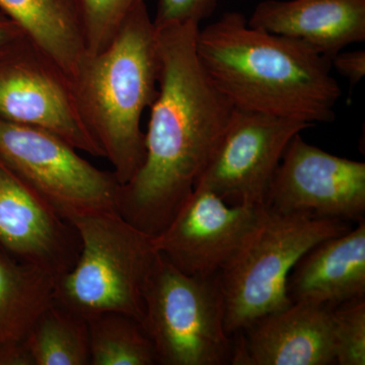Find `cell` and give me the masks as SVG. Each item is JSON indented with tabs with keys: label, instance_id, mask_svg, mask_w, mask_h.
I'll list each match as a JSON object with an SVG mask.
<instances>
[{
	"label": "cell",
	"instance_id": "obj_23",
	"mask_svg": "<svg viewBox=\"0 0 365 365\" xmlns=\"http://www.w3.org/2000/svg\"><path fill=\"white\" fill-rule=\"evenodd\" d=\"M331 64L351 85H357L365 76V51H341L331 58Z\"/></svg>",
	"mask_w": 365,
	"mask_h": 365
},
{
	"label": "cell",
	"instance_id": "obj_3",
	"mask_svg": "<svg viewBox=\"0 0 365 365\" xmlns=\"http://www.w3.org/2000/svg\"><path fill=\"white\" fill-rule=\"evenodd\" d=\"M157 28L139 4L102 51L86 54L72 79L78 111L120 184L145 158L141 120L158 90Z\"/></svg>",
	"mask_w": 365,
	"mask_h": 365
},
{
	"label": "cell",
	"instance_id": "obj_7",
	"mask_svg": "<svg viewBox=\"0 0 365 365\" xmlns=\"http://www.w3.org/2000/svg\"><path fill=\"white\" fill-rule=\"evenodd\" d=\"M0 160L67 220L117 211L122 185L63 139L36 127L0 120Z\"/></svg>",
	"mask_w": 365,
	"mask_h": 365
},
{
	"label": "cell",
	"instance_id": "obj_4",
	"mask_svg": "<svg viewBox=\"0 0 365 365\" xmlns=\"http://www.w3.org/2000/svg\"><path fill=\"white\" fill-rule=\"evenodd\" d=\"M81 252L71 271L55 282L54 302L88 319L116 312L141 322L143 292L158 252L153 235L117 211L73 216Z\"/></svg>",
	"mask_w": 365,
	"mask_h": 365
},
{
	"label": "cell",
	"instance_id": "obj_24",
	"mask_svg": "<svg viewBox=\"0 0 365 365\" xmlns=\"http://www.w3.org/2000/svg\"><path fill=\"white\" fill-rule=\"evenodd\" d=\"M0 365H35L26 340L0 345Z\"/></svg>",
	"mask_w": 365,
	"mask_h": 365
},
{
	"label": "cell",
	"instance_id": "obj_20",
	"mask_svg": "<svg viewBox=\"0 0 365 365\" xmlns=\"http://www.w3.org/2000/svg\"><path fill=\"white\" fill-rule=\"evenodd\" d=\"M336 364H365V297L332 307Z\"/></svg>",
	"mask_w": 365,
	"mask_h": 365
},
{
	"label": "cell",
	"instance_id": "obj_12",
	"mask_svg": "<svg viewBox=\"0 0 365 365\" xmlns=\"http://www.w3.org/2000/svg\"><path fill=\"white\" fill-rule=\"evenodd\" d=\"M0 252L55 280L78 260V230L0 160Z\"/></svg>",
	"mask_w": 365,
	"mask_h": 365
},
{
	"label": "cell",
	"instance_id": "obj_8",
	"mask_svg": "<svg viewBox=\"0 0 365 365\" xmlns=\"http://www.w3.org/2000/svg\"><path fill=\"white\" fill-rule=\"evenodd\" d=\"M0 120L43 129L105 158L81 116L71 78L24 34L0 48Z\"/></svg>",
	"mask_w": 365,
	"mask_h": 365
},
{
	"label": "cell",
	"instance_id": "obj_19",
	"mask_svg": "<svg viewBox=\"0 0 365 365\" xmlns=\"http://www.w3.org/2000/svg\"><path fill=\"white\" fill-rule=\"evenodd\" d=\"M86 321L91 365L158 364L155 347L138 319L108 312Z\"/></svg>",
	"mask_w": 365,
	"mask_h": 365
},
{
	"label": "cell",
	"instance_id": "obj_18",
	"mask_svg": "<svg viewBox=\"0 0 365 365\" xmlns=\"http://www.w3.org/2000/svg\"><path fill=\"white\" fill-rule=\"evenodd\" d=\"M26 343L35 365L91 364L88 321L55 302L41 314Z\"/></svg>",
	"mask_w": 365,
	"mask_h": 365
},
{
	"label": "cell",
	"instance_id": "obj_2",
	"mask_svg": "<svg viewBox=\"0 0 365 365\" xmlns=\"http://www.w3.org/2000/svg\"><path fill=\"white\" fill-rule=\"evenodd\" d=\"M196 49L215 86L235 109L299 120H335L341 88L331 59L299 40L249 25L237 11L199 28Z\"/></svg>",
	"mask_w": 365,
	"mask_h": 365
},
{
	"label": "cell",
	"instance_id": "obj_11",
	"mask_svg": "<svg viewBox=\"0 0 365 365\" xmlns=\"http://www.w3.org/2000/svg\"><path fill=\"white\" fill-rule=\"evenodd\" d=\"M266 206L230 205L196 185L153 246L182 272L215 277L227 267Z\"/></svg>",
	"mask_w": 365,
	"mask_h": 365
},
{
	"label": "cell",
	"instance_id": "obj_15",
	"mask_svg": "<svg viewBox=\"0 0 365 365\" xmlns=\"http://www.w3.org/2000/svg\"><path fill=\"white\" fill-rule=\"evenodd\" d=\"M292 302L336 307L365 297V223L314 245L292 268Z\"/></svg>",
	"mask_w": 365,
	"mask_h": 365
},
{
	"label": "cell",
	"instance_id": "obj_14",
	"mask_svg": "<svg viewBox=\"0 0 365 365\" xmlns=\"http://www.w3.org/2000/svg\"><path fill=\"white\" fill-rule=\"evenodd\" d=\"M250 26L299 40L331 59L365 41V0H263Z\"/></svg>",
	"mask_w": 365,
	"mask_h": 365
},
{
	"label": "cell",
	"instance_id": "obj_13",
	"mask_svg": "<svg viewBox=\"0 0 365 365\" xmlns=\"http://www.w3.org/2000/svg\"><path fill=\"white\" fill-rule=\"evenodd\" d=\"M237 334L230 359L234 365L336 364L332 307L292 302Z\"/></svg>",
	"mask_w": 365,
	"mask_h": 365
},
{
	"label": "cell",
	"instance_id": "obj_17",
	"mask_svg": "<svg viewBox=\"0 0 365 365\" xmlns=\"http://www.w3.org/2000/svg\"><path fill=\"white\" fill-rule=\"evenodd\" d=\"M49 274L0 252V345L26 340L41 314L54 302Z\"/></svg>",
	"mask_w": 365,
	"mask_h": 365
},
{
	"label": "cell",
	"instance_id": "obj_9",
	"mask_svg": "<svg viewBox=\"0 0 365 365\" xmlns=\"http://www.w3.org/2000/svg\"><path fill=\"white\" fill-rule=\"evenodd\" d=\"M312 127L299 120L235 109L222 143L196 185L230 205L266 206L288 143Z\"/></svg>",
	"mask_w": 365,
	"mask_h": 365
},
{
	"label": "cell",
	"instance_id": "obj_16",
	"mask_svg": "<svg viewBox=\"0 0 365 365\" xmlns=\"http://www.w3.org/2000/svg\"><path fill=\"white\" fill-rule=\"evenodd\" d=\"M0 11L73 79L88 54L81 0H0Z\"/></svg>",
	"mask_w": 365,
	"mask_h": 365
},
{
	"label": "cell",
	"instance_id": "obj_22",
	"mask_svg": "<svg viewBox=\"0 0 365 365\" xmlns=\"http://www.w3.org/2000/svg\"><path fill=\"white\" fill-rule=\"evenodd\" d=\"M218 0H158L153 23L157 26L175 23L199 24L211 16Z\"/></svg>",
	"mask_w": 365,
	"mask_h": 365
},
{
	"label": "cell",
	"instance_id": "obj_25",
	"mask_svg": "<svg viewBox=\"0 0 365 365\" xmlns=\"http://www.w3.org/2000/svg\"><path fill=\"white\" fill-rule=\"evenodd\" d=\"M23 32L19 26L9 16L0 11V48L9 43V41L16 39Z\"/></svg>",
	"mask_w": 365,
	"mask_h": 365
},
{
	"label": "cell",
	"instance_id": "obj_1",
	"mask_svg": "<svg viewBox=\"0 0 365 365\" xmlns=\"http://www.w3.org/2000/svg\"><path fill=\"white\" fill-rule=\"evenodd\" d=\"M158 90L144 132L145 158L122 185L117 212L146 234L163 232L195 188L235 108L199 59L200 25L157 26Z\"/></svg>",
	"mask_w": 365,
	"mask_h": 365
},
{
	"label": "cell",
	"instance_id": "obj_10",
	"mask_svg": "<svg viewBox=\"0 0 365 365\" xmlns=\"http://www.w3.org/2000/svg\"><path fill=\"white\" fill-rule=\"evenodd\" d=\"M266 206L314 218L364 220L365 163L331 155L297 134L283 153Z\"/></svg>",
	"mask_w": 365,
	"mask_h": 365
},
{
	"label": "cell",
	"instance_id": "obj_5",
	"mask_svg": "<svg viewBox=\"0 0 365 365\" xmlns=\"http://www.w3.org/2000/svg\"><path fill=\"white\" fill-rule=\"evenodd\" d=\"M348 230L345 220L278 212L266 206L242 248L217 275L228 335L290 306L287 281L297 261L314 245Z\"/></svg>",
	"mask_w": 365,
	"mask_h": 365
},
{
	"label": "cell",
	"instance_id": "obj_21",
	"mask_svg": "<svg viewBox=\"0 0 365 365\" xmlns=\"http://www.w3.org/2000/svg\"><path fill=\"white\" fill-rule=\"evenodd\" d=\"M146 0H81L88 54L104 50L127 16Z\"/></svg>",
	"mask_w": 365,
	"mask_h": 365
},
{
	"label": "cell",
	"instance_id": "obj_6",
	"mask_svg": "<svg viewBox=\"0 0 365 365\" xmlns=\"http://www.w3.org/2000/svg\"><path fill=\"white\" fill-rule=\"evenodd\" d=\"M141 325L158 364L222 365L232 359L217 276L182 272L158 253L143 292Z\"/></svg>",
	"mask_w": 365,
	"mask_h": 365
}]
</instances>
